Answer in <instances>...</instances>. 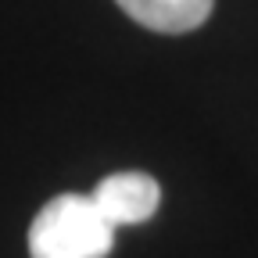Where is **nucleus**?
Returning a JSON list of instances; mask_svg holds the SVG:
<instances>
[{
    "instance_id": "nucleus-2",
    "label": "nucleus",
    "mask_w": 258,
    "mask_h": 258,
    "mask_svg": "<svg viewBox=\"0 0 258 258\" xmlns=\"http://www.w3.org/2000/svg\"><path fill=\"white\" fill-rule=\"evenodd\" d=\"M93 201L111 226H137L158 212L161 186L147 172H115L93 186Z\"/></svg>"
},
{
    "instance_id": "nucleus-3",
    "label": "nucleus",
    "mask_w": 258,
    "mask_h": 258,
    "mask_svg": "<svg viewBox=\"0 0 258 258\" xmlns=\"http://www.w3.org/2000/svg\"><path fill=\"white\" fill-rule=\"evenodd\" d=\"M115 4L144 29L179 36L208 22L215 0H115Z\"/></svg>"
},
{
    "instance_id": "nucleus-1",
    "label": "nucleus",
    "mask_w": 258,
    "mask_h": 258,
    "mask_svg": "<svg viewBox=\"0 0 258 258\" xmlns=\"http://www.w3.org/2000/svg\"><path fill=\"white\" fill-rule=\"evenodd\" d=\"M115 240V226L97 208L93 194H57L29 226L32 258H104Z\"/></svg>"
}]
</instances>
